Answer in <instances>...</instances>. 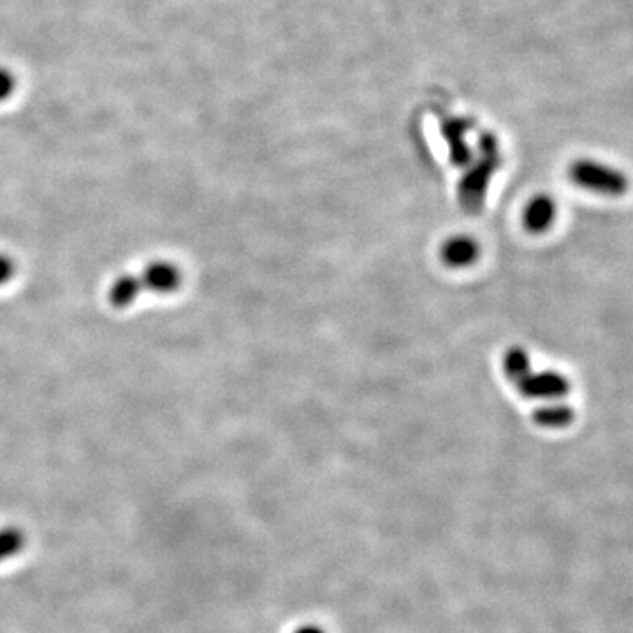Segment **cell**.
<instances>
[{
    "mask_svg": "<svg viewBox=\"0 0 633 633\" xmlns=\"http://www.w3.org/2000/svg\"><path fill=\"white\" fill-rule=\"evenodd\" d=\"M532 372V361L526 350L521 347H512L503 356V373L507 375L510 382L517 384L524 379L528 373Z\"/></svg>",
    "mask_w": 633,
    "mask_h": 633,
    "instance_id": "9c48e42d",
    "label": "cell"
},
{
    "mask_svg": "<svg viewBox=\"0 0 633 633\" xmlns=\"http://www.w3.org/2000/svg\"><path fill=\"white\" fill-rule=\"evenodd\" d=\"M16 90V78L6 67H0V102L8 101Z\"/></svg>",
    "mask_w": 633,
    "mask_h": 633,
    "instance_id": "8fae6325",
    "label": "cell"
},
{
    "mask_svg": "<svg viewBox=\"0 0 633 633\" xmlns=\"http://www.w3.org/2000/svg\"><path fill=\"white\" fill-rule=\"evenodd\" d=\"M481 247L472 236H454L442 247V261L454 270H461L479 259Z\"/></svg>",
    "mask_w": 633,
    "mask_h": 633,
    "instance_id": "277c9868",
    "label": "cell"
},
{
    "mask_svg": "<svg viewBox=\"0 0 633 633\" xmlns=\"http://www.w3.org/2000/svg\"><path fill=\"white\" fill-rule=\"evenodd\" d=\"M466 125L459 120H449L444 124V136L451 148L452 161L466 164L470 161V148L466 146Z\"/></svg>",
    "mask_w": 633,
    "mask_h": 633,
    "instance_id": "ba28073f",
    "label": "cell"
},
{
    "mask_svg": "<svg viewBox=\"0 0 633 633\" xmlns=\"http://www.w3.org/2000/svg\"><path fill=\"white\" fill-rule=\"evenodd\" d=\"M13 273H15L13 261L6 255H0V285L6 284L9 278L13 277Z\"/></svg>",
    "mask_w": 633,
    "mask_h": 633,
    "instance_id": "7c38bea8",
    "label": "cell"
},
{
    "mask_svg": "<svg viewBox=\"0 0 633 633\" xmlns=\"http://www.w3.org/2000/svg\"><path fill=\"white\" fill-rule=\"evenodd\" d=\"M143 289L145 287H143L141 277L124 275V277L117 278L115 284L111 285V305L117 306V308H125V306L132 305Z\"/></svg>",
    "mask_w": 633,
    "mask_h": 633,
    "instance_id": "52a82bcc",
    "label": "cell"
},
{
    "mask_svg": "<svg viewBox=\"0 0 633 633\" xmlns=\"http://www.w3.org/2000/svg\"><path fill=\"white\" fill-rule=\"evenodd\" d=\"M519 393L530 400L558 401L570 393V380L554 370L530 372L516 384Z\"/></svg>",
    "mask_w": 633,
    "mask_h": 633,
    "instance_id": "7a4b0ae2",
    "label": "cell"
},
{
    "mask_svg": "<svg viewBox=\"0 0 633 633\" xmlns=\"http://www.w3.org/2000/svg\"><path fill=\"white\" fill-rule=\"evenodd\" d=\"M568 175L577 187L598 196L621 197L630 190L625 171L597 159H577L568 169Z\"/></svg>",
    "mask_w": 633,
    "mask_h": 633,
    "instance_id": "6da1fadb",
    "label": "cell"
},
{
    "mask_svg": "<svg viewBox=\"0 0 633 633\" xmlns=\"http://www.w3.org/2000/svg\"><path fill=\"white\" fill-rule=\"evenodd\" d=\"M575 419L574 408L563 401H551L533 412V421L547 430H561L567 428Z\"/></svg>",
    "mask_w": 633,
    "mask_h": 633,
    "instance_id": "8992f818",
    "label": "cell"
},
{
    "mask_svg": "<svg viewBox=\"0 0 633 633\" xmlns=\"http://www.w3.org/2000/svg\"><path fill=\"white\" fill-rule=\"evenodd\" d=\"M294 633H326L321 628H317V626H303V628H299Z\"/></svg>",
    "mask_w": 633,
    "mask_h": 633,
    "instance_id": "4fadbf2b",
    "label": "cell"
},
{
    "mask_svg": "<svg viewBox=\"0 0 633 633\" xmlns=\"http://www.w3.org/2000/svg\"><path fill=\"white\" fill-rule=\"evenodd\" d=\"M556 215H558V206L553 197L540 194L533 197L524 208V227L533 234L546 233L553 227Z\"/></svg>",
    "mask_w": 633,
    "mask_h": 633,
    "instance_id": "3957f363",
    "label": "cell"
},
{
    "mask_svg": "<svg viewBox=\"0 0 633 633\" xmlns=\"http://www.w3.org/2000/svg\"><path fill=\"white\" fill-rule=\"evenodd\" d=\"M143 287L157 294H169L182 284V273L169 262H152L141 277Z\"/></svg>",
    "mask_w": 633,
    "mask_h": 633,
    "instance_id": "5b68a950",
    "label": "cell"
},
{
    "mask_svg": "<svg viewBox=\"0 0 633 633\" xmlns=\"http://www.w3.org/2000/svg\"><path fill=\"white\" fill-rule=\"evenodd\" d=\"M25 542H27L25 533L20 528H15V526L0 528V563L22 553Z\"/></svg>",
    "mask_w": 633,
    "mask_h": 633,
    "instance_id": "30bf717a",
    "label": "cell"
}]
</instances>
